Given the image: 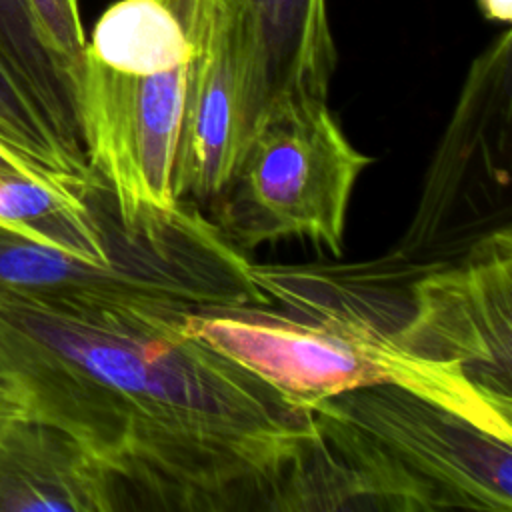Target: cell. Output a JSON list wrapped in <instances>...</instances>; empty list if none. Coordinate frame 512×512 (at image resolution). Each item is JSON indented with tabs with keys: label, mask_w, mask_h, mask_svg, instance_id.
I'll return each instance as SVG.
<instances>
[{
	"label": "cell",
	"mask_w": 512,
	"mask_h": 512,
	"mask_svg": "<svg viewBox=\"0 0 512 512\" xmlns=\"http://www.w3.org/2000/svg\"><path fill=\"white\" fill-rule=\"evenodd\" d=\"M180 320L0 288V388L160 508L274 512L310 418Z\"/></svg>",
	"instance_id": "6da1fadb"
},
{
	"label": "cell",
	"mask_w": 512,
	"mask_h": 512,
	"mask_svg": "<svg viewBox=\"0 0 512 512\" xmlns=\"http://www.w3.org/2000/svg\"><path fill=\"white\" fill-rule=\"evenodd\" d=\"M312 440L274 512L512 510V442L398 386L304 408Z\"/></svg>",
	"instance_id": "7a4b0ae2"
},
{
	"label": "cell",
	"mask_w": 512,
	"mask_h": 512,
	"mask_svg": "<svg viewBox=\"0 0 512 512\" xmlns=\"http://www.w3.org/2000/svg\"><path fill=\"white\" fill-rule=\"evenodd\" d=\"M228 0H118L86 40L80 82L90 172L122 216L172 208V174L190 86Z\"/></svg>",
	"instance_id": "3957f363"
},
{
	"label": "cell",
	"mask_w": 512,
	"mask_h": 512,
	"mask_svg": "<svg viewBox=\"0 0 512 512\" xmlns=\"http://www.w3.org/2000/svg\"><path fill=\"white\" fill-rule=\"evenodd\" d=\"M180 328L264 380L296 408L390 384L512 442V400L488 392L458 364L414 356L392 330L358 310L322 308L296 318L250 304L184 314Z\"/></svg>",
	"instance_id": "277c9868"
},
{
	"label": "cell",
	"mask_w": 512,
	"mask_h": 512,
	"mask_svg": "<svg viewBox=\"0 0 512 512\" xmlns=\"http://www.w3.org/2000/svg\"><path fill=\"white\" fill-rule=\"evenodd\" d=\"M370 162L326 100H280L256 120L210 200L212 222L238 250L302 238L340 256L352 190Z\"/></svg>",
	"instance_id": "5b68a950"
},
{
	"label": "cell",
	"mask_w": 512,
	"mask_h": 512,
	"mask_svg": "<svg viewBox=\"0 0 512 512\" xmlns=\"http://www.w3.org/2000/svg\"><path fill=\"white\" fill-rule=\"evenodd\" d=\"M0 288L170 316L270 302L256 266L198 208L162 240L112 262L0 232Z\"/></svg>",
	"instance_id": "8992f818"
},
{
	"label": "cell",
	"mask_w": 512,
	"mask_h": 512,
	"mask_svg": "<svg viewBox=\"0 0 512 512\" xmlns=\"http://www.w3.org/2000/svg\"><path fill=\"white\" fill-rule=\"evenodd\" d=\"M512 32L506 26L472 62L452 120L426 174L416 216L392 262L434 268V256L488 234L510 186Z\"/></svg>",
	"instance_id": "52a82bcc"
},
{
	"label": "cell",
	"mask_w": 512,
	"mask_h": 512,
	"mask_svg": "<svg viewBox=\"0 0 512 512\" xmlns=\"http://www.w3.org/2000/svg\"><path fill=\"white\" fill-rule=\"evenodd\" d=\"M392 334L414 356L458 364L482 388L512 400L510 224L418 278L412 314Z\"/></svg>",
	"instance_id": "ba28073f"
},
{
	"label": "cell",
	"mask_w": 512,
	"mask_h": 512,
	"mask_svg": "<svg viewBox=\"0 0 512 512\" xmlns=\"http://www.w3.org/2000/svg\"><path fill=\"white\" fill-rule=\"evenodd\" d=\"M242 64L244 110L252 132L280 100H326L336 48L326 0H228Z\"/></svg>",
	"instance_id": "9c48e42d"
},
{
	"label": "cell",
	"mask_w": 512,
	"mask_h": 512,
	"mask_svg": "<svg viewBox=\"0 0 512 512\" xmlns=\"http://www.w3.org/2000/svg\"><path fill=\"white\" fill-rule=\"evenodd\" d=\"M118 486L70 434L0 398V512H112Z\"/></svg>",
	"instance_id": "30bf717a"
},
{
	"label": "cell",
	"mask_w": 512,
	"mask_h": 512,
	"mask_svg": "<svg viewBox=\"0 0 512 512\" xmlns=\"http://www.w3.org/2000/svg\"><path fill=\"white\" fill-rule=\"evenodd\" d=\"M0 56L64 150L88 166L80 124L82 74L46 40L28 0H0Z\"/></svg>",
	"instance_id": "8fae6325"
},
{
	"label": "cell",
	"mask_w": 512,
	"mask_h": 512,
	"mask_svg": "<svg viewBox=\"0 0 512 512\" xmlns=\"http://www.w3.org/2000/svg\"><path fill=\"white\" fill-rule=\"evenodd\" d=\"M0 156L26 176L86 190L94 184L88 166L76 162L0 56Z\"/></svg>",
	"instance_id": "7c38bea8"
},
{
	"label": "cell",
	"mask_w": 512,
	"mask_h": 512,
	"mask_svg": "<svg viewBox=\"0 0 512 512\" xmlns=\"http://www.w3.org/2000/svg\"><path fill=\"white\" fill-rule=\"evenodd\" d=\"M52 48L82 74L86 34L80 18V0H28Z\"/></svg>",
	"instance_id": "4fadbf2b"
},
{
	"label": "cell",
	"mask_w": 512,
	"mask_h": 512,
	"mask_svg": "<svg viewBox=\"0 0 512 512\" xmlns=\"http://www.w3.org/2000/svg\"><path fill=\"white\" fill-rule=\"evenodd\" d=\"M480 12L494 22H500L504 26L512 20V0H476Z\"/></svg>",
	"instance_id": "5bb4252c"
},
{
	"label": "cell",
	"mask_w": 512,
	"mask_h": 512,
	"mask_svg": "<svg viewBox=\"0 0 512 512\" xmlns=\"http://www.w3.org/2000/svg\"><path fill=\"white\" fill-rule=\"evenodd\" d=\"M2 396H4V394H2V390H0V398H2Z\"/></svg>",
	"instance_id": "9a60e30c"
}]
</instances>
